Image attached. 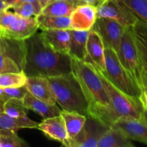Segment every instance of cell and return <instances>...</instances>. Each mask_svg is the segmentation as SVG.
<instances>
[{
    "label": "cell",
    "instance_id": "obj_1",
    "mask_svg": "<svg viewBox=\"0 0 147 147\" xmlns=\"http://www.w3.org/2000/svg\"><path fill=\"white\" fill-rule=\"evenodd\" d=\"M24 42L26 57L23 72L27 76L49 78L72 72L70 55L54 51L41 32H35Z\"/></svg>",
    "mask_w": 147,
    "mask_h": 147
},
{
    "label": "cell",
    "instance_id": "obj_2",
    "mask_svg": "<svg viewBox=\"0 0 147 147\" xmlns=\"http://www.w3.org/2000/svg\"><path fill=\"white\" fill-rule=\"evenodd\" d=\"M56 103L63 111H75L87 116L88 102L72 72L47 78Z\"/></svg>",
    "mask_w": 147,
    "mask_h": 147
},
{
    "label": "cell",
    "instance_id": "obj_3",
    "mask_svg": "<svg viewBox=\"0 0 147 147\" xmlns=\"http://www.w3.org/2000/svg\"><path fill=\"white\" fill-rule=\"evenodd\" d=\"M70 58L72 73L81 86L88 102V109L100 106L111 107L110 100L101 78L93 65L85 60Z\"/></svg>",
    "mask_w": 147,
    "mask_h": 147
},
{
    "label": "cell",
    "instance_id": "obj_4",
    "mask_svg": "<svg viewBox=\"0 0 147 147\" xmlns=\"http://www.w3.org/2000/svg\"><path fill=\"white\" fill-rule=\"evenodd\" d=\"M105 70H99L106 78L116 88L142 103V90L121 64L117 53L109 47H105Z\"/></svg>",
    "mask_w": 147,
    "mask_h": 147
},
{
    "label": "cell",
    "instance_id": "obj_5",
    "mask_svg": "<svg viewBox=\"0 0 147 147\" xmlns=\"http://www.w3.org/2000/svg\"><path fill=\"white\" fill-rule=\"evenodd\" d=\"M96 69L102 79L103 84L110 100L111 107L118 119L136 120L142 119L144 117V111L142 103L116 88L98 69L96 67Z\"/></svg>",
    "mask_w": 147,
    "mask_h": 147
},
{
    "label": "cell",
    "instance_id": "obj_6",
    "mask_svg": "<svg viewBox=\"0 0 147 147\" xmlns=\"http://www.w3.org/2000/svg\"><path fill=\"white\" fill-rule=\"evenodd\" d=\"M39 29L37 17H21L10 10L0 11V34L16 40H25Z\"/></svg>",
    "mask_w": 147,
    "mask_h": 147
},
{
    "label": "cell",
    "instance_id": "obj_7",
    "mask_svg": "<svg viewBox=\"0 0 147 147\" xmlns=\"http://www.w3.org/2000/svg\"><path fill=\"white\" fill-rule=\"evenodd\" d=\"M117 55L121 64L143 92L144 90L143 71L137 49L129 28L126 29L122 35Z\"/></svg>",
    "mask_w": 147,
    "mask_h": 147
},
{
    "label": "cell",
    "instance_id": "obj_8",
    "mask_svg": "<svg viewBox=\"0 0 147 147\" xmlns=\"http://www.w3.org/2000/svg\"><path fill=\"white\" fill-rule=\"evenodd\" d=\"M26 47L24 40L0 34V74L24 70Z\"/></svg>",
    "mask_w": 147,
    "mask_h": 147
},
{
    "label": "cell",
    "instance_id": "obj_9",
    "mask_svg": "<svg viewBox=\"0 0 147 147\" xmlns=\"http://www.w3.org/2000/svg\"><path fill=\"white\" fill-rule=\"evenodd\" d=\"M126 28L112 19L97 17L90 30L96 32L103 40L105 47L118 53L122 35Z\"/></svg>",
    "mask_w": 147,
    "mask_h": 147
},
{
    "label": "cell",
    "instance_id": "obj_10",
    "mask_svg": "<svg viewBox=\"0 0 147 147\" xmlns=\"http://www.w3.org/2000/svg\"><path fill=\"white\" fill-rule=\"evenodd\" d=\"M96 9L97 17L112 19L125 28L132 27L138 20L127 7L119 0H106Z\"/></svg>",
    "mask_w": 147,
    "mask_h": 147
},
{
    "label": "cell",
    "instance_id": "obj_11",
    "mask_svg": "<svg viewBox=\"0 0 147 147\" xmlns=\"http://www.w3.org/2000/svg\"><path fill=\"white\" fill-rule=\"evenodd\" d=\"M108 128L93 118L86 116L83 129L70 142V147H98L100 137Z\"/></svg>",
    "mask_w": 147,
    "mask_h": 147
},
{
    "label": "cell",
    "instance_id": "obj_12",
    "mask_svg": "<svg viewBox=\"0 0 147 147\" xmlns=\"http://www.w3.org/2000/svg\"><path fill=\"white\" fill-rule=\"evenodd\" d=\"M37 129L49 139L60 142L66 147H70L65 125L61 115L43 119L38 123Z\"/></svg>",
    "mask_w": 147,
    "mask_h": 147
},
{
    "label": "cell",
    "instance_id": "obj_13",
    "mask_svg": "<svg viewBox=\"0 0 147 147\" xmlns=\"http://www.w3.org/2000/svg\"><path fill=\"white\" fill-rule=\"evenodd\" d=\"M111 127L119 129L131 140L147 144V122L144 117L140 120L119 119Z\"/></svg>",
    "mask_w": 147,
    "mask_h": 147
},
{
    "label": "cell",
    "instance_id": "obj_14",
    "mask_svg": "<svg viewBox=\"0 0 147 147\" xmlns=\"http://www.w3.org/2000/svg\"><path fill=\"white\" fill-rule=\"evenodd\" d=\"M129 29L134 40L139 54L143 71L145 90L147 88V25L137 20L136 22L132 27H129Z\"/></svg>",
    "mask_w": 147,
    "mask_h": 147
},
{
    "label": "cell",
    "instance_id": "obj_15",
    "mask_svg": "<svg viewBox=\"0 0 147 147\" xmlns=\"http://www.w3.org/2000/svg\"><path fill=\"white\" fill-rule=\"evenodd\" d=\"M70 17V30L89 31L97 18V9L94 6L82 4L75 9Z\"/></svg>",
    "mask_w": 147,
    "mask_h": 147
},
{
    "label": "cell",
    "instance_id": "obj_16",
    "mask_svg": "<svg viewBox=\"0 0 147 147\" xmlns=\"http://www.w3.org/2000/svg\"><path fill=\"white\" fill-rule=\"evenodd\" d=\"M86 50V61L90 62L98 70H105V46L100 35L92 30L88 36Z\"/></svg>",
    "mask_w": 147,
    "mask_h": 147
},
{
    "label": "cell",
    "instance_id": "obj_17",
    "mask_svg": "<svg viewBox=\"0 0 147 147\" xmlns=\"http://www.w3.org/2000/svg\"><path fill=\"white\" fill-rule=\"evenodd\" d=\"M25 88L33 96L50 104H56V100L47 78L27 76Z\"/></svg>",
    "mask_w": 147,
    "mask_h": 147
},
{
    "label": "cell",
    "instance_id": "obj_18",
    "mask_svg": "<svg viewBox=\"0 0 147 147\" xmlns=\"http://www.w3.org/2000/svg\"><path fill=\"white\" fill-rule=\"evenodd\" d=\"M41 34L47 45L54 51L68 55L70 40V30H65V29L42 30Z\"/></svg>",
    "mask_w": 147,
    "mask_h": 147
},
{
    "label": "cell",
    "instance_id": "obj_19",
    "mask_svg": "<svg viewBox=\"0 0 147 147\" xmlns=\"http://www.w3.org/2000/svg\"><path fill=\"white\" fill-rule=\"evenodd\" d=\"M23 103L28 110L40 115L43 119L60 115L62 110L57 104H50L33 96L28 91L23 98Z\"/></svg>",
    "mask_w": 147,
    "mask_h": 147
},
{
    "label": "cell",
    "instance_id": "obj_20",
    "mask_svg": "<svg viewBox=\"0 0 147 147\" xmlns=\"http://www.w3.org/2000/svg\"><path fill=\"white\" fill-rule=\"evenodd\" d=\"M89 31L70 30V40L68 55L70 57L86 61L87 57L86 45Z\"/></svg>",
    "mask_w": 147,
    "mask_h": 147
},
{
    "label": "cell",
    "instance_id": "obj_21",
    "mask_svg": "<svg viewBox=\"0 0 147 147\" xmlns=\"http://www.w3.org/2000/svg\"><path fill=\"white\" fill-rule=\"evenodd\" d=\"M85 4L82 0H60L51 1L42 9L40 14L51 16H70L75 9Z\"/></svg>",
    "mask_w": 147,
    "mask_h": 147
},
{
    "label": "cell",
    "instance_id": "obj_22",
    "mask_svg": "<svg viewBox=\"0 0 147 147\" xmlns=\"http://www.w3.org/2000/svg\"><path fill=\"white\" fill-rule=\"evenodd\" d=\"M131 140L126 137L121 131L109 127L103 134L98 144V147H133Z\"/></svg>",
    "mask_w": 147,
    "mask_h": 147
},
{
    "label": "cell",
    "instance_id": "obj_23",
    "mask_svg": "<svg viewBox=\"0 0 147 147\" xmlns=\"http://www.w3.org/2000/svg\"><path fill=\"white\" fill-rule=\"evenodd\" d=\"M38 122L32 120L26 116L13 118L5 113H0V130H9L17 131L22 129H37Z\"/></svg>",
    "mask_w": 147,
    "mask_h": 147
},
{
    "label": "cell",
    "instance_id": "obj_24",
    "mask_svg": "<svg viewBox=\"0 0 147 147\" xmlns=\"http://www.w3.org/2000/svg\"><path fill=\"white\" fill-rule=\"evenodd\" d=\"M60 115L63 118L69 141L70 142L83 129L86 123V116L78 112L66 111L63 110Z\"/></svg>",
    "mask_w": 147,
    "mask_h": 147
},
{
    "label": "cell",
    "instance_id": "obj_25",
    "mask_svg": "<svg viewBox=\"0 0 147 147\" xmlns=\"http://www.w3.org/2000/svg\"><path fill=\"white\" fill-rule=\"evenodd\" d=\"M39 29L50 30V29H65L70 30V16H51L40 14L37 16Z\"/></svg>",
    "mask_w": 147,
    "mask_h": 147
},
{
    "label": "cell",
    "instance_id": "obj_26",
    "mask_svg": "<svg viewBox=\"0 0 147 147\" xmlns=\"http://www.w3.org/2000/svg\"><path fill=\"white\" fill-rule=\"evenodd\" d=\"M27 76L23 71L17 73H5L0 74V87L18 88L24 86Z\"/></svg>",
    "mask_w": 147,
    "mask_h": 147
},
{
    "label": "cell",
    "instance_id": "obj_27",
    "mask_svg": "<svg viewBox=\"0 0 147 147\" xmlns=\"http://www.w3.org/2000/svg\"><path fill=\"white\" fill-rule=\"evenodd\" d=\"M136 17L147 25V0H119Z\"/></svg>",
    "mask_w": 147,
    "mask_h": 147
},
{
    "label": "cell",
    "instance_id": "obj_28",
    "mask_svg": "<svg viewBox=\"0 0 147 147\" xmlns=\"http://www.w3.org/2000/svg\"><path fill=\"white\" fill-rule=\"evenodd\" d=\"M28 109L24 106L22 100L10 99L4 102V113L13 118L27 116Z\"/></svg>",
    "mask_w": 147,
    "mask_h": 147
},
{
    "label": "cell",
    "instance_id": "obj_29",
    "mask_svg": "<svg viewBox=\"0 0 147 147\" xmlns=\"http://www.w3.org/2000/svg\"><path fill=\"white\" fill-rule=\"evenodd\" d=\"M25 142L17 135V131L0 130V147L27 146Z\"/></svg>",
    "mask_w": 147,
    "mask_h": 147
},
{
    "label": "cell",
    "instance_id": "obj_30",
    "mask_svg": "<svg viewBox=\"0 0 147 147\" xmlns=\"http://www.w3.org/2000/svg\"><path fill=\"white\" fill-rule=\"evenodd\" d=\"M7 9L13 11L21 17H26V18L37 16V10H36L34 4L30 2H27V1L18 2L17 4H14L9 7Z\"/></svg>",
    "mask_w": 147,
    "mask_h": 147
},
{
    "label": "cell",
    "instance_id": "obj_31",
    "mask_svg": "<svg viewBox=\"0 0 147 147\" xmlns=\"http://www.w3.org/2000/svg\"><path fill=\"white\" fill-rule=\"evenodd\" d=\"M25 86L18 88H1L0 87V100L6 102L10 99L23 100L27 93Z\"/></svg>",
    "mask_w": 147,
    "mask_h": 147
},
{
    "label": "cell",
    "instance_id": "obj_32",
    "mask_svg": "<svg viewBox=\"0 0 147 147\" xmlns=\"http://www.w3.org/2000/svg\"><path fill=\"white\" fill-rule=\"evenodd\" d=\"M4 1H5V3L7 4V8H8L9 7H10V6L13 5V4H17V3L18 2L27 1V2H30L32 4H34V6L36 8V10H37V15H39V14L41 13V11H42V7L37 0H4Z\"/></svg>",
    "mask_w": 147,
    "mask_h": 147
},
{
    "label": "cell",
    "instance_id": "obj_33",
    "mask_svg": "<svg viewBox=\"0 0 147 147\" xmlns=\"http://www.w3.org/2000/svg\"><path fill=\"white\" fill-rule=\"evenodd\" d=\"M142 104L143 106L144 110L147 111V88L142 92Z\"/></svg>",
    "mask_w": 147,
    "mask_h": 147
},
{
    "label": "cell",
    "instance_id": "obj_34",
    "mask_svg": "<svg viewBox=\"0 0 147 147\" xmlns=\"http://www.w3.org/2000/svg\"><path fill=\"white\" fill-rule=\"evenodd\" d=\"M37 1H38L39 3H40L42 9L44 8L47 4H48L50 2V0H37Z\"/></svg>",
    "mask_w": 147,
    "mask_h": 147
},
{
    "label": "cell",
    "instance_id": "obj_35",
    "mask_svg": "<svg viewBox=\"0 0 147 147\" xmlns=\"http://www.w3.org/2000/svg\"><path fill=\"white\" fill-rule=\"evenodd\" d=\"M7 9V5L5 3L4 0H0V11Z\"/></svg>",
    "mask_w": 147,
    "mask_h": 147
},
{
    "label": "cell",
    "instance_id": "obj_36",
    "mask_svg": "<svg viewBox=\"0 0 147 147\" xmlns=\"http://www.w3.org/2000/svg\"><path fill=\"white\" fill-rule=\"evenodd\" d=\"M4 102L3 100H0V113L4 112Z\"/></svg>",
    "mask_w": 147,
    "mask_h": 147
},
{
    "label": "cell",
    "instance_id": "obj_37",
    "mask_svg": "<svg viewBox=\"0 0 147 147\" xmlns=\"http://www.w3.org/2000/svg\"><path fill=\"white\" fill-rule=\"evenodd\" d=\"M144 119L147 122V111H144Z\"/></svg>",
    "mask_w": 147,
    "mask_h": 147
},
{
    "label": "cell",
    "instance_id": "obj_38",
    "mask_svg": "<svg viewBox=\"0 0 147 147\" xmlns=\"http://www.w3.org/2000/svg\"><path fill=\"white\" fill-rule=\"evenodd\" d=\"M82 1H83V0H82Z\"/></svg>",
    "mask_w": 147,
    "mask_h": 147
}]
</instances>
